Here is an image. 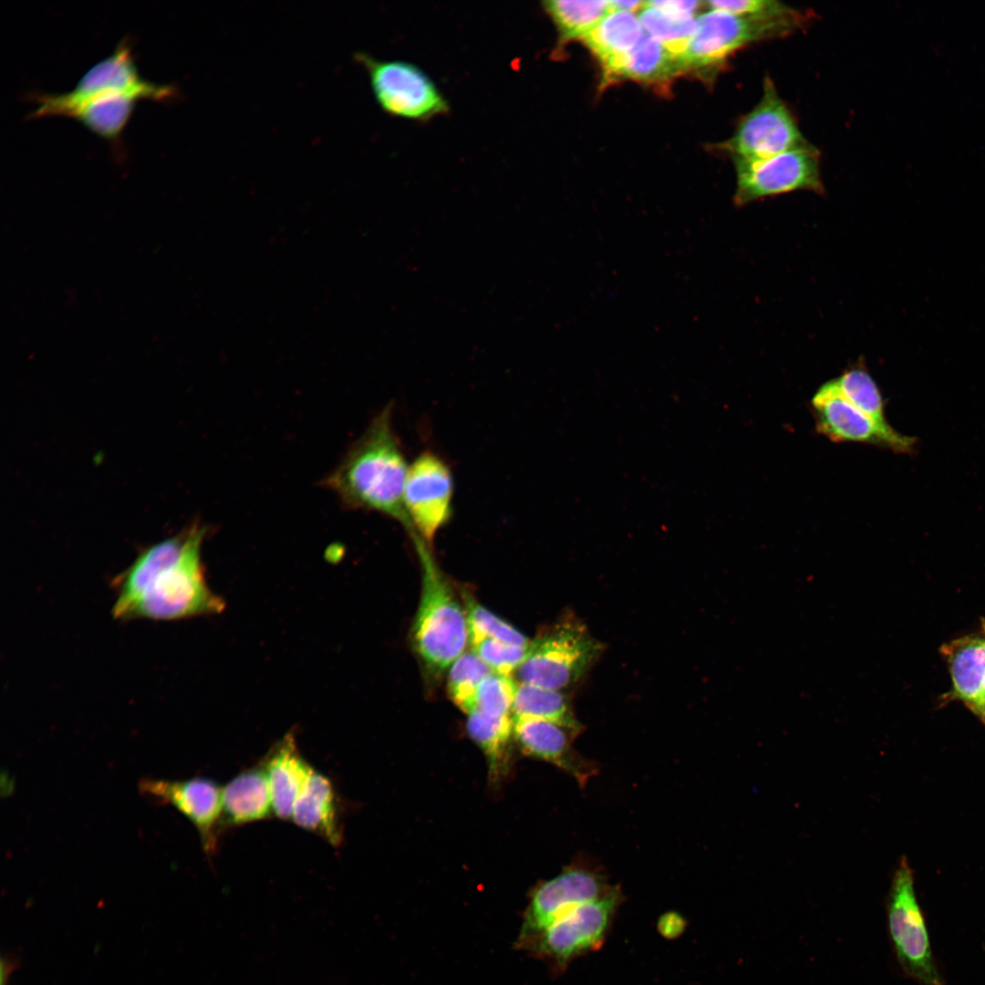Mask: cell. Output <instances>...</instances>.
I'll return each instance as SVG.
<instances>
[{
    "instance_id": "4fadbf2b",
    "label": "cell",
    "mask_w": 985,
    "mask_h": 985,
    "mask_svg": "<svg viewBox=\"0 0 985 985\" xmlns=\"http://www.w3.org/2000/svg\"><path fill=\"white\" fill-rule=\"evenodd\" d=\"M620 902L614 887L605 896L582 904L543 931L524 940L541 954L566 963L603 942L606 930Z\"/></svg>"
},
{
    "instance_id": "4dcf8cb0",
    "label": "cell",
    "mask_w": 985,
    "mask_h": 985,
    "mask_svg": "<svg viewBox=\"0 0 985 985\" xmlns=\"http://www.w3.org/2000/svg\"><path fill=\"white\" fill-rule=\"evenodd\" d=\"M517 686L518 682L513 677L491 672L478 688L473 710L493 715L512 716Z\"/></svg>"
},
{
    "instance_id": "4316f807",
    "label": "cell",
    "mask_w": 985,
    "mask_h": 985,
    "mask_svg": "<svg viewBox=\"0 0 985 985\" xmlns=\"http://www.w3.org/2000/svg\"><path fill=\"white\" fill-rule=\"evenodd\" d=\"M467 715L470 736L486 754L491 769L497 770L513 735L512 716L493 715L478 710H472Z\"/></svg>"
},
{
    "instance_id": "f546056e",
    "label": "cell",
    "mask_w": 985,
    "mask_h": 985,
    "mask_svg": "<svg viewBox=\"0 0 985 985\" xmlns=\"http://www.w3.org/2000/svg\"><path fill=\"white\" fill-rule=\"evenodd\" d=\"M464 600L471 644L489 638L523 647L530 645L528 638L521 632L491 613L473 598L465 596Z\"/></svg>"
},
{
    "instance_id": "3957f363",
    "label": "cell",
    "mask_w": 985,
    "mask_h": 985,
    "mask_svg": "<svg viewBox=\"0 0 985 985\" xmlns=\"http://www.w3.org/2000/svg\"><path fill=\"white\" fill-rule=\"evenodd\" d=\"M422 571L421 596L412 628L415 648L424 663L441 672L465 652L469 626L430 552L419 535L412 537Z\"/></svg>"
},
{
    "instance_id": "7a4b0ae2",
    "label": "cell",
    "mask_w": 985,
    "mask_h": 985,
    "mask_svg": "<svg viewBox=\"0 0 985 985\" xmlns=\"http://www.w3.org/2000/svg\"><path fill=\"white\" fill-rule=\"evenodd\" d=\"M392 410L389 403L372 419L323 484L345 508L383 514L413 536L403 497L410 464L393 427Z\"/></svg>"
},
{
    "instance_id": "5b68a950",
    "label": "cell",
    "mask_w": 985,
    "mask_h": 985,
    "mask_svg": "<svg viewBox=\"0 0 985 985\" xmlns=\"http://www.w3.org/2000/svg\"><path fill=\"white\" fill-rule=\"evenodd\" d=\"M696 30L680 57L682 69L721 66L742 47L785 36L809 22V15L781 19H756L727 11L709 9L697 17Z\"/></svg>"
},
{
    "instance_id": "d590c367",
    "label": "cell",
    "mask_w": 985,
    "mask_h": 985,
    "mask_svg": "<svg viewBox=\"0 0 985 985\" xmlns=\"http://www.w3.org/2000/svg\"><path fill=\"white\" fill-rule=\"evenodd\" d=\"M661 927L663 928L664 934H670L672 936L673 934L679 933L680 928V920L676 915H669L668 917H665L662 920Z\"/></svg>"
},
{
    "instance_id": "e575fe53",
    "label": "cell",
    "mask_w": 985,
    "mask_h": 985,
    "mask_svg": "<svg viewBox=\"0 0 985 985\" xmlns=\"http://www.w3.org/2000/svg\"><path fill=\"white\" fill-rule=\"evenodd\" d=\"M608 2H609L610 11H625V12L635 13V11H637V10H641L645 5V2L638 1V0H634V1H631V0L623 1V0H621V1H608Z\"/></svg>"
},
{
    "instance_id": "e0dca14e",
    "label": "cell",
    "mask_w": 985,
    "mask_h": 985,
    "mask_svg": "<svg viewBox=\"0 0 985 985\" xmlns=\"http://www.w3.org/2000/svg\"><path fill=\"white\" fill-rule=\"evenodd\" d=\"M274 814L292 820L296 801L313 768L301 756L293 733L275 744L263 762Z\"/></svg>"
},
{
    "instance_id": "2e32d148",
    "label": "cell",
    "mask_w": 985,
    "mask_h": 985,
    "mask_svg": "<svg viewBox=\"0 0 985 985\" xmlns=\"http://www.w3.org/2000/svg\"><path fill=\"white\" fill-rule=\"evenodd\" d=\"M578 733L549 721L513 718V735L525 753L555 763L585 786L597 769L574 750L572 742Z\"/></svg>"
},
{
    "instance_id": "484cf974",
    "label": "cell",
    "mask_w": 985,
    "mask_h": 985,
    "mask_svg": "<svg viewBox=\"0 0 985 985\" xmlns=\"http://www.w3.org/2000/svg\"><path fill=\"white\" fill-rule=\"evenodd\" d=\"M638 18L645 32L679 59L697 26V17L680 18L648 4L647 1Z\"/></svg>"
},
{
    "instance_id": "1f68e13d",
    "label": "cell",
    "mask_w": 985,
    "mask_h": 985,
    "mask_svg": "<svg viewBox=\"0 0 985 985\" xmlns=\"http://www.w3.org/2000/svg\"><path fill=\"white\" fill-rule=\"evenodd\" d=\"M472 648L493 672L512 676L525 659L529 646L523 647L485 638L472 643Z\"/></svg>"
},
{
    "instance_id": "8d00e7d4",
    "label": "cell",
    "mask_w": 985,
    "mask_h": 985,
    "mask_svg": "<svg viewBox=\"0 0 985 985\" xmlns=\"http://www.w3.org/2000/svg\"><path fill=\"white\" fill-rule=\"evenodd\" d=\"M970 710L985 722V704L972 707Z\"/></svg>"
},
{
    "instance_id": "9c48e42d",
    "label": "cell",
    "mask_w": 985,
    "mask_h": 985,
    "mask_svg": "<svg viewBox=\"0 0 985 985\" xmlns=\"http://www.w3.org/2000/svg\"><path fill=\"white\" fill-rule=\"evenodd\" d=\"M759 102L744 115L721 148L735 161L758 160L811 144L770 77Z\"/></svg>"
},
{
    "instance_id": "603a6c76",
    "label": "cell",
    "mask_w": 985,
    "mask_h": 985,
    "mask_svg": "<svg viewBox=\"0 0 985 985\" xmlns=\"http://www.w3.org/2000/svg\"><path fill=\"white\" fill-rule=\"evenodd\" d=\"M140 99L135 95L125 93L100 96L76 107L66 117L78 120L103 139L116 141Z\"/></svg>"
},
{
    "instance_id": "836d02e7",
    "label": "cell",
    "mask_w": 985,
    "mask_h": 985,
    "mask_svg": "<svg viewBox=\"0 0 985 985\" xmlns=\"http://www.w3.org/2000/svg\"><path fill=\"white\" fill-rule=\"evenodd\" d=\"M648 4L656 6L672 16L680 18H693L696 11L700 8V1H647Z\"/></svg>"
},
{
    "instance_id": "7c38bea8",
    "label": "cell",
    "mask_w": 985,
    "mask_h": 985,
    "mask_svg": "<svg viewBox=\"0 0 985 985\" xmlns=\"http://www.w3.org/2000/svg\"><path fill=\"white\" fill-rule=\"evenodd\" d=\"M454 481L451 467L431 451L409 465L404 505L415 533L429 545L452 517Z\"/></svg>"
},
{
    "instance_id": "d4e9b609",
    "label": "cell",
    "mask_w": 985,
    "mask_h": 985,
    "mask_svg": "<svg viewBox=\"0 0 985 985\" xmlns=\"http://www.w3.org/2000/svg\"><path fill=\"white\" fill-rule=\"evenodd\" d=\"M559 35V45L585 37L609 12L608 1L548 0L542 3Z\"/></svg>"
},
{
    "instance_id": "30bf717a",
    "label": "cell",
    "mask_w": 985,
    "mask_h": 985,
    "mask_svg": "<svg viewBox=\"0 0 985 985\" xmlns=\"http://www.w3.org/2000/svg\"><path fill=\"white\" fill-rule=\"evenodd\" d=\"M734 162L737 206L795 191L819 194L824 191L819 151L812 144L767 158Z\"/></svg>"
},
{
    "instance_id": "f1b7e54d",
    "label": "cell",
    "mask_w": 985,
    "mask_h": 985,
    "mask_svg": "<svg viewBox=\"0 0 985 985\" xmlns=\"http://www.w3.org/2000/svg\"><path fill=\"white\" fill-rule=\"evenodd\" d=\"M491 672L472 650L465 651L451 665L448 691L452 701L466 714L473 710L478 688Z\"/></svg>"
},
{
    "instance_id": "277c9868",
    "label": "cell",
    "mask_w": 985,
    "mask_h": 985,
    "mask_svg": "<svg viewBox=\"0 0 985 985\" xmlns=\"http://www.w3.org/2000/svg\"><path fill=\"white\" fill-rule=\"evenodd\" d=\"M603 648L582 621L567 615L530 642L516 681L561 691L589 670Z\"/></svg>"
},
{
    "instance_id": "d6986e66",
    "label": "cell",
    "mask_w": 985,
    "mask_h": 985,
    "mask_svg": "<svg viewBox=\"0 0 985 985\" xmlns=\"http://www.w3.org/2000/svg\"><path fill=\"white\" fill-rule=\"evenodd\" d=\"M273 814L270 789L263 765L238 773L223 787L221 824H245L266 819Z\"/></svg>"
},
{
    "instance_id": "ba28073f",
    "label": "cell",
    "mask_w": 985,
    "mask_h": 985,
    "mask_svg": "<svg viewBox=\"0 0 985 985\" xmlns=\"http://www.w3.org/2000/svg\"><path fill=\"white\" fill-rule=\"evenodd\" d=\"M115 93L131 94L140 99L166 100L174 94V89L141 78L130 43L123 40L112 54L86 72L72 90L59 95L37 96L33 117L67 116L89 99Z\"/></svg>"
},
{
    "instance_id": "cb8c5ba5",
    "label": "cell",
    "mask_w": 985,
    "mask_h": 985,
    "mask_svg": "<svg viewBox=\"0 0 985 985\" xmlns=\"http://www.w3.org/2000/svg\"><path fill=\"white\" fill-rule=\"evenodd\" d=\"M512 718H528L553 721L580 732L567 697L560 690L518 682Z\"/></svg>"
},
{
    "instance_id": "7402d4cb",
    "label": "cell",
    "mask_w": 985,
    "mask_h": 985,
    "mask_svg": "<svg viewBox=\"0 0 985 985\" xmlns=\"http://www.w3.org/2000/svg\"><path fill=\"white\" fill-rule=\"evenodd\" d=\"M683 70L680 59L647 33L617 65L607 79L628 78L644 82L668 79Z\"/></svg>"
},
{
    "instance_id": "ffe728a7",
    "label": "cell",
    "mask_w": 985,
    "mask_h": 985,
    "mask_svg": "<svg viewBox=\"0 0 985 985\" xmlns=\"http://www.w3.org/2000/svg\"><path fill=\"white\" fill-rule=\"evenodd\" d=\"M638 16L610 11L585 37V45L596 57L607 79L620 60L645 36Z\"/></svg>"
},
{
    "instance_id": "52a82bcc",
    "label": "cell",
    "mask_w": 985,
    "mask_h": 985,
    "mask_svg": "<svg viewBox=\"0 0 985 985\" xmlns=\"http://www.w3.org/2000/svg\"><path fill=\"white\" fill-rule=\"evenodd\" d=\"M356 58L365 67L373 95L387 114L426 122L449 113V101L417 65L378 59L366 53H358Z\"/></svg>"
},
{
    "instance_id": "8fae6325",
    "label": "cell",
    "mask_w": 985,
    "mask_h": 985,
    "mask_svg": "<svg viewBox=\"0 0 985 985\" xmlns=\"http://www.w3.org/2000/svg\"><path fill=\"white\" fill-rule=\"evenodd\" d=\"M817 431L835 442H857L913 453L918 440L890 424L882 425L853 406L841 393L835 378L824 383L811 399Z\"/></svg>"
},
{
    "instance_id": "6da1fadb",
    "label": "cell",
    "mask_w": 985,
    "mask_h": 985,
    "mask_svg": "<svg viewBox=\"0 0 985 985\" xmlns=\"http://www.w3.org/2000/svg\"><path fill=\"white\" fill-rule=\"evenodd\" d=\"M206 528L199 524L144 548L112 582L117 620H180L218 614L223 600L206 582L201 550Z\"/></svg>"
},
{
    "instance_id": "ac0fdd59",
    "label": "cell",
    "mask_w": 985,
    "mask_h": 985,
    "mask_svg": "<svg viewBox=\"0 0 985 985\" xmlns=\"http://www.w3.org/2000/svg\"><path fill=\"white\" fill-rule=\"evenodd\" d=\"M292 820L334 846L342 842L343 827L335 787L327 776L315 769L297 796Z\"/></svg>"
},
{
    "instance_id": "83f0119b",
    "label": "cell",
    "mask_w": 985,
    "mask_h": 985,
    "mask_svg": "<svg viewBox=\"0 0 985 985\" xmlns=\"http://www.w3.org/2000/svg\"><path fill=\"white\" fill-rule=\"evenodd\" d=\"M843 396L856 409L882 425H889L881 392L864 365L858 364L835 378Z\"/></svg>"
},
{
    "instance_id": "8992f818",
    "label": "cell",
    "mask_w": 985,
    "mask_h": 985,
    "mask_svg": "<svg viewBox=\"0 0 985 985\" xmlns=\"http://www.w3.org/2000/svg\"><path fill=\"white\" fill-rule=\"evenodd\" d=\"M886 922L893 950L904 973L919 985H944L906 858L899 862L891 882Z\"/></svg>"
},
{
    "instance_id": "74e56055",
    "label": "cell",
    "mask_w": 985,
    "mask_h": 985,
    "mask_svg": "<svg viewBox=\"0 0 985 985\" xmlns=\"http://www.w3.org/2000/svg\"><path fill=\"white\" fill-rule=\"evenodd\" d=\"M982 704H985V679H984V683H983V690H982V692H981V695H980L979 700L976 703H974L972 705H969L968 707L970 709L972 707L982 705Z\"/></svg>"
},
{
    "instance_id": "44dd1931",
    "label": "cell",
    "mask_w": 985,
    "mask_h": 985,
    "mask_svg": "<svg viewBox=\"0 0 985 985\" xmlns=\"http://www.w3.org/2000/svg\"><path fill=\"white\" fill-rule=\"evenodd\" d=\"M952 680L953 695L967 706L976 703L985 679V626L981 634L954 639L941 648Z\"/></svg>"
},
{
    "instance_id": "9a60e30c",
    "label": "cell",
    "mask_w": 985,
    "mask_h": 985,
    "mask_svg": "<svg viewBox=\"0 0 985 985\" xmlns=\"http://www.w3.org/2000/svg\"><path fill=\"white\" fill-rule=\"evenodd\" d=\"M141 794L156 803L174 806L196 827L206 854L214 851L222 822L223 788L214 781L194 777L182 781L145 779Z\"/></svg>"
},
{
    "instance_id": "d6a6232c",
    "label": "cell",
    "mask_w": 985,
    "mask_h": 985,
    "mask_svg": "<svg viewBox=\"0 0 985 985\" xmlns=\"http://www.w3.org/2000/svg\"><path fill=\"white\" fill-rule=\"evenodd\" d=\"M709 9L727 11L756 19H781L800 16L804 13L776 0L708 1Z\"/></svg>"
},
{
    "instance_id": "5bb4252c",
    "label": "cell",
    "mask_w": 985,
    "mask_h": 985,
    "mask_svg": "<svg viewBox=\"0 0 985 985\" xmlns=\"http://www.w3.org/2000/svg\"><path fill=\"white\" fill-rule=\"evenodd\" d=\"M612 888L603 876L590 868L575 866L565 869L534 892L521 938H532L578 906L605 896Z\"/></svg>"
}]
</instances>
